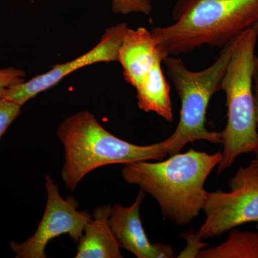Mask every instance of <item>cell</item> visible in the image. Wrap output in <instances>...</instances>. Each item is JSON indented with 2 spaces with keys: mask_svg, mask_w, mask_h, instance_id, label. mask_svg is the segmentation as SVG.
<instances>
[{
  "mask_svg": "<svg viewBox=\"0 0 258 258\" xmlns=\"http://www.w3.org/2000/svg\"><path fill=\"white\" fill-rule=\"evenodd\" d=\"M113 207L103 205L93 210L79 242L76 258H122L118 240L110 225Z\"/></svg>",
  "mask_w": 258,
  "mask_h": 258,
  "instance_id": "obj_11",
  "label": "cell"
},
{
  "mask_svg": "<svg viewBox=\"0 0 258 258\" xmlns=\"http://www.w3.org/2000/svg\"><path fill=\"white\" fill-rule=\"evenodd\" d=\"M229 191L207 192L205 220L197 234L214 238L250 222L258 223V161L240 166L229 180Z\"/></svg>",
  "mask_w": 258,
  "mask_h": 258,
  "instance_id": "obj_6",
  "label": "cell"
},
{
  "mask_svg": "<svg viewBox=\"0 0 258 258\" xmlns=\"http://www.w3.org/2000/svg\"><path fill=\"white\" fill-rule=\"evenodd\" d=\"M175 23L152 29L164 57L209 45L222 47L258 24V0H179Z\"/></svg>",
  "mask_w": 258,
  "mask_h": 258,
  "instance_id": "obj_2",
  "label": "cell"
},
{
  "mask_svg": "<svg viewBox=\"0 0 258 258\" xmlns=\"http://www.w3.org/2000/svg\"><path fill=\"white\" fill-rule=\"evenodd\" d=\"M237 37L222 48L217 60L203 71L188 69L176 56H169L164 60L166 73L174 84L181 104L176 130L169 138L162 141L168 155L181 152L186 144L196 141L222 143L220 132H210L207 128V111L212 97L221 91L222 77Z\"/></svg>",
  "mask_w": 258,
  "mask_h": 258,
  "instance_id": "obj_5",
  "label": "cell"
},
{
  "mask_svg": "<svg viewBox=\"0 0 258 258\" xmlns=\"http://www.w3.org/2000/svg\"><path fill=\"white\" fill-rule=\"evenodd\" d=\"M112 10L115 14L142 13L149 15L152 10L150 0H112Z\"/></svg>",
  "mask_w": 258,
  "mask_h": 258,
  "instance_id": "obj_14",
  "label": "cell"
},
{
  "mask_svg": "<svg viewBox=\"0 0 258 258\" xmlns=\"http://www.w3.org/2000/svg\"><path fill=\"white\" fill-rule=\"evenodd\" d=\"M141 189L133 205L124 207L115 203L110 216V225L120 248L138 258H171L174 249L169 244H153L148 238L140 217V209L145 198Z\"/></svg>",
  "mask_w": 258,
  "mask_h": 258,
  "instance_id": "obj_9",
  "label": "cell"
},
{
  "mask_svg": "<svg viewBox=\"0 0 258 258\" xmlns=\"http://www.w3.org/2000/svg\"><path fill=\"white\" fill-rule=\"evenodd\" d=\"M45 179L47 201L43 217L32 237L23 242H10V248L16 258L46 257L48 242L64 234L79 243L85 227L92 217L86 210H78L79 203L75 199L64 200L51 176L45 175Z\"/></svg>",
  "mask_w": 258,
  "mask_h": 258,
  "instance_id": "obj_7",
  "label": "cell"
},
{
  "mask_svg": "<svg viewBox=\"0 0 258 258\" xmlns=\"http://www.w3.org/2000/svg\"><path fill=\"white\" fill-rule=\"evenodd\" d=\"M128 28L127 24L118 23L107 29L99 42L91 50L74 60L52 66L45 74L13 86L7 93L5 99L23 106L39 93L53 87L78 70L98 62L118 61V50Z\"/></svg>",
  "mask_w": 258,
  "mask_h": 258,
  "instance_id": "obj_8",
  "label": "cell"
},
{
  "mask_svg": "<svg viewBox=\"0 0 258 258\" xmlns=\"http://www.w3.org/2000/svg\"><path fill=\"white\" fill-rule=\"evenodd\" d=\"M26 74L21 69L15 68L0 69V100L5 98L8 91L25 81Z\"/></svg>",
  "mask_w": 258,
  "mask_h": 258,
  "instance_id": "obj_15",
  "label": "cell"
},
{
  "mask_svg": "<svg viewBox=\"0 0 258 258\" xmlns=\"http://www.w3.org/2000/svg\"><path fill=\"white\" fill-rule=\"evenodd\" d=\"M253 92L254 99V108H255V119L258 128V57L254 60V71L253 76ZM255 159L258 161V153L256 154Z\"/></svg>",
  "mask_w": 258,
  "mask_h": 258,
  "instance_id": "obj_18",
  "label": "cell"
},
{
  "mask_svg": "<svg viewBox=\"0 0 258 258\" xmlns=\"http://www.w3.org/2000/svg\"><path fill=\"white\" fill-rule=\"evenodd\" d=\"M159 57L152 69L144 76L138 86L137 104L141 110L154 112L169 123L174 121L172 105L170 98V86L163 73Z\"/></svg>",
  "mask_w": 258,
  "mask_h": 258,
  "instance_id": "obj_12",
  "label": "cell"
},
{
  "mask_svg": "<svg viewBox=\"0 0 258 258\" xmlns=\"http://www.w3.org/2000/svg\"><path fill=\"white\" fill-rule=\"evenodd\" d=\"M22 106L3 98L0 100V139L21 113Z\"/></svg>",
  "mask_w": 258,
  "mask_h": 258,
  "instance_id": "obj_16",
  "label": "cell"
},
{
  "mask_svg": "<svg viewBox=\"0 0 258 258\" xmlns=\"http://www.w3.org/2000/svg\"><path fill=\"white\" fill-rule=\"evenodd\" d=\"M57 135L66 158L61 178L71 191L88 173L101 166L160 160L168 155L163 142L148 146L129 143L108 132L87 111L66 118L57 128Z\"/></svg>",
  "mask_w": 258,
  "mask_h": 258,
  "instance_id": "obj_3",
  "label": "cell"
},
{
  "mask_svg": "<svg viewBox=\"0 0 258 258\" xmlns=\"http://www.w3.org/2000/svg\"><path fill=\"white\" fill-rule=\"evenodd\" d=\"M258 24L237 37L221 81L225 92L227 121L220 132L222 159L218 172L231 167L242 154L258 153L253 76Z\"/></svg>",
  "mask_w": 258,
  "mask_h": 258,
  "instance_id": "obj_4",
  "label": "cell"
},
{
  "mask_svg": "<svg viewBox=\"0 0 258 258\" xmlns=\"http://www.w3.org/2000/svg\"><path fill=\"white\" fill-rule=\"evenodd\" d=\"M256 230H257V232H258V223H257V226H256Z\"/></svg>",
  "mask_w": 258,
  "mask_h": 258,
  "instance_id": "obj_19",
  "label": "cell"
},
{
  "mask_svg": "<svg viewBox=\"0 0 258 258\" xmlns=\"http://www.w3.org/2000/svg\"><path fill=\"white\" fill-rule=\"evenodd\" d=\"M227 240L217 247L200 251V258H258V232L230 230Z\"/></svg>",
  "mask_w": 258,
  "mask_h": 258,
  "instance_id": "obj_13",
  "label": "cell"
},
{
  "mask_svg": "<svg viewBox=\"0 0 258 258\" xmlns=\"http://www.w3.org/2000/svg\"><path fill=\"white\" fill-rule=\"evenodd\" d=\"M165 57L161 53L152 30L141 27L127 29L118 50V61L125 81L137 88L156 61Z\"/></svg>",
  "mask_w": 258,
  "mask_h": 258,
  "instance_id": "obj_10",
  "label": "cell"
},
{
  "mask_svg": "<svg viewBox=\"0 0 258 258\" xmlns=\"http://www.w3.org/2000/svg\"><path fill=\"white\" fill-rule=\"evenodd\" d=\"M182 237L186 239L187 246L178 256L179 257H197L200 251L208 245L201 242L202 238L197 233L187 232L182 234Z\"/></svg>",
  "mask_w": 258,
  "mask_h": 258,
  "instance_id": "obj_17",
  "label": "cell"
},
{
  "mask_svg": "<svg viewBox=\"0 0 258 258\" xmlns=\"http://www.w3.org/2000/svg\"><path fill=\"white\" fill-rule=\"evenodd\" d=\"M221 159L222 152L210 154L191 149L159 162L129 163L121 174L125 182L138 185L157 202L166 219L188 225L203 210L205 181Z\"/></svg>",
  "mask_w": 258,
  "mask_h": 258,
  "instance_id": "obj_1",
  "label": "cell"
}]
</instances>
